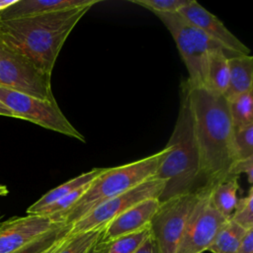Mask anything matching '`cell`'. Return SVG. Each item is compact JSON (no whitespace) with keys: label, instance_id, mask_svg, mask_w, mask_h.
Instances as JSON below:
<instances>
[{"label":"cell","instance_id":"cell-1","mask_svg":"<svg viewBox=\"0 0 253 253\" xmlns=\"http://www.w3.org/2000/svg\"><path fill=\"white\" fill-rule=\"evenodd\" d=\"M185 81L203 180L205 187H212L230 179V170L236 161L227 100L206 87Z\"/></svg>","mask_w":253,"mask_h":253},{"label":"cell","instance_id":"cell-2","mask_svg":"<svg viewBox=\"0 0 253 253\" xmlns=\"http://www.w3.org/2000/svg\"><path fill=\"white\" fill-rule=\"evenodd\" d=\"M92 8L82 6L57 12L0 21V45L23 55L50 74L71 31Z\"/></svg>","mask_w":253,"mask_h":253},{"label":"cell","instance_id":"cell-3","mask_svg":"<svg viewBox=\"0 0 253 253\" xmlns=\"http://www.w3.org/2000/svg\"><path fill=\"white\" fill-rule=\"evenodd\" d=\"M167 145L170 150L155 174L164 183L159 202L205 188L186 81L181 84L179 113Z\"/></svg>","mask_w":253,"mask_h":253},{"label":"cell","instance_id":"cell-4","mask_svg":"<svg viewBox=\"0 0 253 253\" xmlns=\"http://www.w3.org/2000/svg\"><path fill=\"white\" fill-rule=\"evenodd\" d=\"M169 150L170 147L166 144L162 150L150 156L125 165L106 168L68 211L51 219L72 225L106 201L154 177Z\"/></svg>","mask_w":253,"mask_h":253},{"label":"cell","instance_id":"cell-5","mask_svg":"<svg viewBox=\"0 0 253 253\" xmlns=\"http://www.w3.org/2000/svg\"><path fill=\"white\" fill-rule=\"evenodd\" d=\"M152 13L164 24L174 39L189 73L187 81L194 86L206 87L209 53L215 48L222 47L192 25L178 12Z\"/></svg>","mask_w":253,"mask_h":253},{"label":"cell","instance_id":"cell-6","mask_svg":"<svg viewBox=\"0 0 253 253\" xmlns=\"http://www.w3.org/2000/svg\"><path fill=\"white\" fill-rule=\"evenodd\" d=\"M0 102L17 119L32 122L44 128L85 142V137L67 120L56 102H48L0 86Z\"/></svg>","mask_w":253,"mask_h":253},{"label":"cell","instance_id":"cell-7","mask_svg":"<svg viewBox=\"0 0 253 253\" xmlns=\"http://www.w3.org/2000/svg\"><path fill=\"white\" fill-rule=\"evenodd\" d=\"M201 190L160 202L150 221L151 235L159 253H176L189 216L199 200Z\"/></svg>","mask_w":253,"mask_h":253},{"label":"cell","instance_id":"cell-8","mask_svg":"<svg viewBox=\"0 0 253 253\" xmlns=\"http://www.w3.org/2000/svg\"><path fill=\"white\" fill-rule=\"evenodd\" d=\"M51 75L21 54L0 45V86L48 102H56Z\"/></svg>","mask_w":253,"mask_h":253},{"label":"cell","instance_id":"cell-9","mask_svg":"<svg viewBox=\"0 0 253 253\" xmlns=\"http://www.w3.org/2000/svg\"><path fill=\"white\" fill-rule=\"evenodd\" d=\"M211 188L205 187L201 190L199 200L189 216L176 253L207 251L219 229L228 220L212 206Z\"/></svg>","mask_w":253,"mask_h":253},{"label":"cell","instance_id":"cell-10","mask_svg":"<svg viewBox=\"0 0 253 253\" xmlns=\"http://www.w3.org/2000/svg\"><path fill=\"white\" fill-rule=\"evenodd\" d=\"M163 188V181L155 176L149 178L134 188L106 201L84 217L73 223L71 225L69 235L78 234L99 227H105L110 221L136 204L147 199H158Z\"/></svg>","mask_w":253,"mask_h":253},{"label":"cell","instance_id":"cell-11","mask_svg":"<svg viewBox=\"0 0 253 253\" xmlns=\"http://www.w3.org/2000/svg\"><path fill=\"white\" fill-rule=\"evenodd\" d=\"M49 216L27 214L15 216L0 223V253H12L23 248L42 234L63 225Z\"/></svg>","mask_w":253,"mask_h":253},{"label":"cell","instance_id":"cell-12","mask_svg":"<svg viewBox=\"0 0 253 253\" xmlns=\"http://www.w3.org/2000/svg\"><path fill=\"white\" fill-rule=\"evenodd\" d=\"M178 13L211 40L218 43L229 56L249 54L250 49L229 32L216 16L206 10V8L197 1L191 0L190 3L180 9Z\"/></svg>","mask_w":253,"mask_h":253},{"label":"cell","instance_id":"cell-13","mask_svg":"<svg viewBox=\"0 0 253 253\" xmlns=\"http://www.w3.org/2000/svg\"><path fill=\"white\" fill-rule=\"evenodd\" d=\"M159 204L160 202L157 198H152L131 207L105 226L99 242H109L120 236L133 233L149 226Z\"/></svg>","mask_w":253,"mask_h":253},{"label":"cell","instance_id":"cell-14","mask_svg":"<svg viewBox=\"0 0 253 253\" xmlns=\"http://www.w3.org/2000/svg\"><path fill=\"white\" fill-rule=\"evenodd\" d=\"M100 0H17L13 5L0 12V21L42 15L82 6H94Z\"/></svg>","mask_w":253,"mask_h":253},{"label":"cell","instance_id":"cell-15","mask_svg":"<svg viewBox=\"0 0 253 253\" xmlns=\"http://www.w3.org/2000/svg\"><path fill=\"white\" fill-rule=\"evenodd\" d=\"M229 82L223 97L228 101L253 90V57L249 54L228 56Z\"/></svg>","mask_w":253,"mask_h":253},{"label":"cell","instance_id":"cell-16","mask_svg":"<svg viewBox=\"0 0 253 253\" xmlns=\"http://www.w3.org/2000/svg\"><path fill=\"white\" fill-rule=\"evenodd\" d=\"M105 169L106 168H93L90 171L82 173L79 176H77L67 182H64L63 184L48 191L42 198H40L36 203H34L32 206H30L28 208L27 214H37L41 210L53 204L57 200L67 196L68 194L72 193L73 191H75L87 184H90L100 174H102L105 171Z\"/></svg>","mask_w":253,"mask_h":253},{"label":"cell","instance_id":"cell-17","mask_svg":"<svg viewBox=\"0 0 253 253\" xmlns=\"http://www.w3.org/2000/svg\"><path fill=\"white\" fill-rule=\"evenodd\" d=\"M228 54L222 48H215L209 53L206 72V88L223 96L229 82Z\"/></svg>","mask_w":253,"mask_h":253},{"label":"cell","instance_id":"cell-18","mask_svg":"<svg viewBox=\"0 0 253 253\" xmlns=\"http://www.w3.org/2000/svg\"><path fill=\"white\" fill-rule=\"evenodd\" d=\"M240 189L238 178H230L211 188V200L214 209L229 219L237 205V193Z\"/></svg>","mask_w":253,"mask_h":253},{"label":"cell","instance_id":"cell-19","mask_svg":"<svg viewBox=\"0 0 253 253\" xmlns=\"http://www.w3.org/2000/svg\"><path fill=\"white\" fill-rule=\"evenodd\" d=\"M151 236L150 225L133 233L120 236L109 242L95 245L96 253H135Z\"/></svg>","mask_w":253,"mask_h":253},{"label":"cell","instance_id":"cell-20","mask_svg":"<svg viewBox=\"0 0 253 253\" xmlns=\"http://www.w3.org/2000/svg\"><path fill=\"white\" fill-rule=\"evenodd\" d=\"M246 231L243 227L228 219L217 232L208 251L212 253H237Z\"/></svg>","mask_w":253,"mask_h":253},{"label":"cell","instance_id":"cell-21","mask_svg":"<svg viewBox=\"0 0 253 253\" xmlns=\"http://www.w3.org/2000/svg\"><path fill=\"white\" fill-rule=\"evenodd\" d=\"M233 130L253 125V90L227 101Z\"/></svg>","mask_w":253,"mask_h":253},{"label":"cell","instance_id":"cell-22","mask_svg":"<svg viewBox=\"0 0 253 253\" xmlns=\"http://www.w3.org/2000/svg\"><path fill=\"white\" fill-rule=\"evenodd\" d=\"M105 227L68 235L56 253H88L100 240Z\"/></svg>","mask_w":253,"mask_h":253},{"label":"cell","instance_id":"cell-23","mask_svg":"<svg viewBox=\"0 0 253 253\" xmlns=\"http://www.w3.org/2000/svg\"><path fill=\"white\" fill-rule=\"evenodd\" d=\"M71 225L63 224L58 226L42 236L38 237L34 241L30 242L21 249H18L12 253H43L54 244L58 243L69 235Z\"/></svg>","mask_w":253,"mask_h":253},{"label":"cell","instance_id":"cell-24","mask_svg":"<svg viewBox=\"0 0 253 253\" xmlns=\"http://www.w3.org/2000/svg\"><path fill=\"white\" fill-rule=\"evenodd\" d=\"M245 230L253 228V188L250 187L245 197L238 199L236 208L229 218Z\"/></svg>","mask_w":253,"mask_h":253},{"label":"cell","instance_id":"cell-25","mask_svg":"<svg viewBox=\"0 0 253 253\" xmlns=\"http://www.w3.org/2000/svg\"><path fill=\"white\" fill-rule=\"evenodd\" d=\"M233 145L236 161L253 158V125L234 130Z\"/></svg>","mask_w":253,"mask_h":253},{"label":"cell","instance_id":"cell-26","mask_svg":"<svg viewBox=\"0 0 253 253\" xmlns=\"http://www.w3.org/2000/svg\"><path fill=\"white\" fill-rule=\"evenodd\" d=\"M191 0H130L136 4L148 9L151 12L175 13L190 3Z\"/></svg>","mask_w":253,"mask_h":253},{"label":"cell","instance_id":"cell-27","mask_svg":"<svg viewBox=\"0 0 253 253\" xmlns=\"http://www.w3.org/2000/svg\"><path fill=\"white\" fill-rule=\"evenodd\" d=\"M240 174H245L248 182L253 183V158L234 162L230 170V178H238Z\"/></svg>","mask_w":253,"mask_h":253},{"label":"cell","instance_id":"cell-28","mask_svg":"<svg viewBox=\"0 0 253 253\" xmlns=\"http://www.w3.org/2000/svg\"><path fill=\"white\" fill-rule=\"evenodd\" d=\"M237 253H253V228L246 231L239 245Z\"/></svg>","mask_w":253,"mask_h":253},{"label":"cell","instance_id":"cell-29","mask_svg":"<svg viewBox=\"0 0 253 253\" xmlns=\"http://www.w3.org/2000/svg\"><path fill=\"white\" fill-rule=\"evenodd\" d=\"M135 253H159L158 247L152 235L143 243V245Z\"/></svg>","mask_w":253,"mask_h":253},{"label":"cell","instance_id":"cell-30","mask_svg":"<svg viewBox=\"0 0 253 253\" xmlns=\"http://www.w3.org/2000/svg\"><path fill=\"white\" fill-rule=\"evenodd\" d=\"M0 116H5V117H10V118L17 119L15 114L1 102H0Z\"/></svg>","mask_w":253,"mask_h":253},{"label":"cell","instance_id":"cell-31","mask_svg":"<svg viewBox=\"0 0 253 253\" xmlns=\"http://www.w3.org/2000/svg\"><path fill=\"white\" fill-rule=\"evenodd\" d=\"M67 237H65L64 239H62L61 241H59L58 243H56V244H54L52 247H50L49 249H47L46 251H44L43 253H56L59 249H60V247L62 246V244H63V242L65 241V239H66Z\"/></svg>","mask_w":253,"mask_h":253},{"label":"cell","instance_id":"cell-32","mask_svg":"<svg viewBox=\"0 0 253 253\" xmlns=\"http://www.w3.org/2000/svg\"><path fill=\"white\" fill-rule=\"evenodd\" d=\"M17 0H0V12L13 5Z\"/></svg>","mask_w":253,"mask_h":253},{"label":"cell","instance_id":"cell-33","mask_svg":"<svg viewBox=\"0 0 253 253\" xmlns=\"http://www.w3.org/2000/svg\"><path fill=\"white\" fill-rule=\"evenodd\" d=\"M9 190L7 188V186L5 185H0V197L1 196H6L8 194Z\"/></svg>","mask_w":253,"mask_h":253},{"label":"cell","instance_id":"cell-34","mask_svg":"<svg viewBox=\"0 0 253 253\" xmlns=\"http://www.w3.org/2000/svg\"><path fill=\"white\" fill-rule=\"evenodd\" d=\"M94 247H95V246H94ZM94 247H93V248H92L88 253H96V251H95V248H94Z\"/></svg>","mask_w":253,"mask_h":253},{"label":"cell","instance_id":"cell-35","mask_svg":"<svg viewBox=\"0 0 253 253\" xmlns=\"http://www.w3.org/2000/svg\"><path fill=\"white\" fill-rule=\"evenodd\" d=\"M2 218H3V214L0 212V223L2 222Z\"/></svg>","mask_w":253,"mask_h":253}]
</instances>
